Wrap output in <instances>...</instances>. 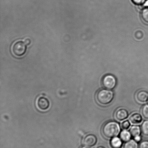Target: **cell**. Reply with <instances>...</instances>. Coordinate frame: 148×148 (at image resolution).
Here are the masks:
<instances>
[{"mask_svg": "<svg viewBox=\"0 0 148 148\" xmlns=\"http://www.w3.org/2000/svg\"><path fill=\"white\" fill-rule=\"evenodd\" d=\"M136 98L137 101L140 103H144L148 101V92L144 90H140L136 93Z\"/></svg>", "mask_w": 148, "mask_h": 148, "instance_id": "8", "label": "cell"}, {"mask_svg": "<svg viewBox=\"0 0 148 148\" xmlns=\"http://www.w3.org/2000/svg\"><path fill=\"white\" fill-rule=\"evenodd\" d=\"M132 136L134 138L140 136L141 133V129L138 126L134 125L132 127L130 130Z\"/></svg>", "mask_w": 148, "mask_h": 148, "instance_id": "11", "label": "cell"}, {"mask_svg": "<svg viewBox=\"0 0 148 148\" xmlns=\"http://www.w3.org/2000/svg\"><path fill=\"white\" fill-rule=\"evenodd\" d=\"M101 131L104 137L108 138H112L117 137L120 134L121 127L117 122L109 121L103 125Z\"/></svg>", "mask_w": 148, "mask_h": 148, "instance_id": "1", "label": "cell"}, {"mask_svg": "<svg viewBox=\"0 0 148 148\" xmlns=\"http://www.w3.org/2000/svg\"><path fill=\"white\" fill-rule=\"evenodd\" d=\"M131 134L130 131L127 130H124L120 133V138L123 141L126 142L130 140L131 138Z\"/></svg>", "mask_w": 148, "mask_h": 148, "instance_id": "12", "label": "cell"}, {"mask_svg": "<svg viewBox=\"0 0 148 148\" xmlns=\"http://www.w3.org/2000/svg\"><path fill=\"white\" fill-rule=\"evenodd\" d=\"M138 142L134 140H130L125 142L123 148H138Z\"/></svg>", "mask_w": 148, "mask_h": 148, "instance_id": "13", "label": "cell"}, {"mask_svg": "<svg viewBox=\"0 0 148 148\" xmlns=\"http://www.w3.org/2000/svg\"><path fill=\"white\" fill-rule=\"evenodd\" d=\"M24 43H25L26 45H29L30 43H31V40H30L29 39H27L25 40Z\"/></svg>", "mask_w": 148, "mask_h": 148, "instance_id": "20", "label": "cell"}, {"mask_svg": "<svg viewBox=\"0 0 148 148\" xmlns=\"http://www.w3.org/2000/svg\"><path fill=\"white\" fill-rule=\"evenodd\" d=\"M97 148H106L103 147V146H98V147H97Z\"/></svg>", "mask_w": 148, "mask_h": 148, "instance_id": "23", "label": "cell"}, {"mask_svg": "<svg viewBox=\"0 0 148 148\" xmlns=\"http://www.w3.org/2000/svg\"><path fill=\"white\" fill-rule=\"evenodd\" d=\"M103 87L106 89L112 90L117 85V80L114 75L108 74L103 77L101 81Z\"/></svg>", "mask_w": 148, "mask_h": 148, "instance_id": "4", "label": "cell"}, {"mask_svg": "<svg viewBox=\"0 0 148 148\" xmlns=\"http://www.w3.org/2000/svg\"><path fill=\"white\" fill-rule=\"evenodd\" d=\"M141 17L144 22L148 24V8H145L142 11Z\"/></svg>", "mask_w": 148, "mask_h": 148, "instance_id": "15", "label": "cell"}, {"mask_svg": "<svg viewBox=\"0 0 148 148\" xmlns=\"http://www.w3.org/2000/svg\"></svg>", "mask_w": 148, "mask_h": 148, "instance_id": "25", "label": "cell"}, {"mask_svg": "<svg viewBox=\"0 0 148 148\" xmlns=\"http://www.w3.org/2000/svg\"><path fill=\"white\" fill-rule=\"evenodd\" d=\"M110 145L112 148H121L122 146L123 141L119 138L114 137L112 138Z\"/></svg>", "mask_w": 148, "mask_h": 148, "instance_id": "10", "label": "cell"}, {"mask_svg": "<svg viewBox=\"0 0 148 148\" xmlns=\"http://www.w3.org/2000/svg\"><path fill=\"white\" fill-rule=\"evenodd\" d=\"M141 129L143 134L148 136V120L143 122L142 124Z\"/></svg>", "mask_w": 148, "mask_h": 148, "instance_id": "14", "label": "cell"}, {"mask_svg": "<svg viewBox=\"0 0 148 148\" xmlns=\"http://www.w3.org/2000/svg\"><path fill=\"white\" fill-rule=\"evenodd\" d=\"M131 125V124L130 121L126 120V121H123L121 125V128L123 130H127L130 128Z\"/></svg>", "mask_w": 148, "mask_h": 148, "instance_id": "17", "label": "cell"}, {"mask_svg": "<svg viewBox=\"0 0 148 148\" xmlns=\"http://www.w3.org/2000/svg\"><path fill=\"white\" fill-rule=\"evenodd\" d=\"M11 50L14 56L21 57L25 54L27 50V45L23 41H17L13 45Z\"/></svg>", "mask_w": 148, "mask_h": 148, "instance_id": "3", "label": "cell"}, {"mask_svg": "<svg viewBox=\"0 0 148 148\" xmlns=\"http://www.w3.org/2000/svg\"><path fill=\"white\" fill-rule=\"evenodd\" d=\"M141 113L144 118L148 120V104H145L142 107Z\"/></svg>", "mask_w": 148, "mask_h": 148, "instance_id": "16", "label": "cell"}, {"mask_svg": "<svg viewBox=\"0 0 148 148\" xmlns=\"http://www.w3.org/2000/svg\"><path fill=\"white\" fill-rule=\"evenodd\" d=\"M114 97L113 91L106 88L100 89L96 95L97 102L101 105H107L110 104L113 101Z\"/></svg>", "mask_w": 148, "mask_h": 148, "instance_id": "2", "label": "cell"}, {"mask_svg": "<svg viewBox=\"0 0 148 148\" xmlns=\"http://www.w3.org/2000/svg\"><path fill=\"white\" fill-rule=\"evenodd\" d=\"M130 122L133 124H139L143 121V118L141 114L138 113H134L130 115L129 118Z\"/></svg>", "mask_w": 148, "mask_h": 148, "instance_id": "9", "label": "cell"}, {"mask_svg": "<svg viewBox=\"0 0 148 148\" xmlns=\"http://www.w3.org/2000/svg\"><path fill=\"white\" fill-rule=\"evenodd\" d=\"M128 111L125 109L120 108L117 109L114 114L116 119L119 121H123L125 120L128 117Z\"/></svg>", "mask_w": 148, "mask_h": 148, "instance_id": "6", "label": "cell"}, {"mask_svg": "<svg viewBox=\"0 0 148 148\" xmlns=\"http://www.w3.org/2000/svg\"><path fill=\"white\" fill-rule=\"evenodd\" d=\"M81 148H90V147H87V146H84V147H81Z\"/></svg>", "mask_w": 148, "mask_h": 148, "instance_id": "24", "label": "cell"}, {"mask_svg": "<svg viewBox=\"0 0 148 148\" xmlns=\"http://www.w3.org/2000/svg\"><path fill=\"white\" fill-rule=\"evenodd\" d=\"M97 142V138L93 134H90L86 136L83 140V143L87 147H91L95 146Z\"/></svg>", "mask_w": 148, "mask_h": 148, "instance_id": "7", "label": "cell"}, {"mask_svg": "<svg viewBox=\"0 0 148 148\" xmlns=\"http://www.w3.org/2000/svg\"><path fill=\"white\" fill-rule=\"evenodd\" d=\"M144 4L146 6L148 7V0H147V1H146L145 3Z\"/></svg>", "mask_w": 148, "mask_h": 148, "instance_id": "22", "label": "cell"}, {"mask_svg": "<svg viewBox=\"0 0 148 148\" xmlns=\"http://www.w3.org/2000/svg\"><path fill=\"white\" fill-rule=\"evenodd\" d=\"M139 148H148V141L145 140L142 142L139 145Z\"/></svg>", "mask_w": 148, "mask_h": 148, "instance_id": "18", "label": "cell"}, {"mask_svg": "<svg viewBox=\"0 0 148 148\" xmlns=\"http://www.w3.org/2000/svg\"><path fill=\"white\" fill-rule=\"evenodd\" d=\"M36 104L37 108L41 111H47L50 108V101L44 97H39L37 100Z\"/></svg>", "mask_w": 148, "mask_h": 148, "instance_id": "5", "label": "cell"}, {"mask_svg": "<svg viewBox=\"0 0 148 148\" xmlns=\"http://www.w3.org/2000/svg\"><path fill=\"white\" fill-rule=\"evenodd\" d=\"M134 140H136L137 142H140V140H141V138L140 137V136H138V137H136L134 138Z\"/></svg>", "mask_w": 148, "mask_h": 148, "instance_id": "21", "label": "cell"}, {"mask_svg": "<svg viewBox=\"0 0 148 148\" xmlns=\"http://www.w3.org/2000/svg\"><path fill=\"white\" fill-rule=\"evenodd\" d=\"M133 3L138 5H141L144 4L146 0H132Z\"/></svg>", "mask_w": 148, "mask_h": 148, "instance_id": "19", "label": "cell"}]
</instances>
